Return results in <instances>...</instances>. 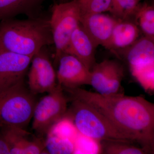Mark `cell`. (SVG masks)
Instances as JSON below:
<instances>
[{
  "label": "cell",
  "mask_w": 154,
  "mask_h": 154,
  "mask_svg": "<svg viewBox=\"0 0 154 154\" xmlns=\"http://www.w3.org/2000/svg\"><path fill=\"white\" fill-rule=\"evenodd\" d=\"M139 35V30L136 25L130 22L119 21L105 48L111 50L129 47L137 40Z\"/></svg>",
  "instance_id": "13"
},
{
  "label": "cell",
  "mask_w": 154,
  "mask_h": 154,
  "mask_svg": "<svg viewBox=\"0 0 154 154\" xmlns=\"http://www.w3.org/2000/svg\"><path fill=\"white\" fill-rule=\"evenodd\" d=\"M140 0H139V2H140Z\"/></svg>",
  "instance_id": "27"
},
{
  "label": "cell",
  "mask_w": 154,
  "mask_h": 154,
  "mask_svg": "<svg viewBox=\"0 0 154 154\" xmlns=\"http://www.w3.org/2000/svg\"><path fill=\"white\" fill-rule=\"evenodd\" d=\"M140 26L146 36L154 40V8L153 6L144 4L139 5L135 13Z\"/></svg>",
  "instance_id": "18"
},
{
  "label": "cell",
  "mask_w": 154,
  "mask_h": 154,
  "mask_svg": "<svg viewBox=\"0 0 154 154\" xmlns=\"http://www.w3.org/2000/svg\"><path fill=\"white\" fill-rule=\"evenodd\" d=\"M39 13L28 0H0L1 22L20 14H25L29 18L38 17Z\"/></svg>",
  "instance_id": "14"
},
{
  "label": "cell",
  "mask_w": 154,
  "mask_h": 154,
  "mask_svg": "<svg viewBox=\"0 0 154 154\" xmlns=\"http://www.w3.org/2000/svg\"><path fill=\"white\" fill-rule=\"evenodd\" d=\"M45 143L48 154H69L75 153L74 141L68 139L48 134Z\"/></svg>",
  "instance_id": "17"
},
{
  "label": "cell",
  "mask_w": 154,
  "mask_h": 154,
  "mask_svg": "<svg viewBox=\"0 0 154 154\" xmlns=\"http://www.w3.org/2000/svg\"><path fill=\"white\" fill-rule=\"evenodd\" d=\"M10 148L8 141L0 130V154H10Z\"/></svg>",
  "instance_id": "24"
},
{
  "label": "cell",
  "mask_w": 154,
  "mask_h": 154,
  "mask_svg": "<svg viewBox=\"0 0 154 154\" xmlns=\"http://www.w3.org/2000/svg\"><path fill=\"white\" fill-rule=\"evenodd\" d=\"M125 57L131 70L154 64V40L146 36L137 40L126 51Z\"/></svg>",
  "instance_id": "12"
},
{
  "label": "cell",
  "mask_w": 154,
  "mask_h": 154,
  "mask_svg": "<svg viewBox=\"0 0 154 154\" xmlns=\"http://www.w3.org/2000/svg\"><path fill=\"white\" fill-rule=\"evenodd\" d=\"M58 1L59 3L63 2H66V0H57Z\"/></svg>",
  "instance_id": "26"
},
{
  "label": "cell",
  "mask_w": 154,
  "mask_h": 154,
  "mask_svg": "<svg viewBox=\"0 0 154 154\" xmlns=\"http://www.w3.org/2000/svg\"><path fill=\"white\" fill-rule=\"evenodd\" d=\"M81 16L110 11L111 0H76Z\"/></svg>",
  "instance_id": "20"
},
{
  "label": "cell",
  "mask_w": 154,
  "mask_h": 154,
  "mask_svg": "<svg viewBox=\"0 0 154 154\" xmlns=\"http://www.w3.org/2000/svg\"><path fill=\"white\" fill-rule=\"evenodd\" d=\"M23 154H48L45 143L42 138L35 137L30 140L27 137L23 143Z\"/></svg>",
  "instance_id": "23"
},
{
  "label": "cell",
  "mask_w": 154,
  "mask_h": 154,
  "mask_svg": "<svg viewBox=\"0 0 154 154\" xmlns=\"http://www.w3.org/2000/svg\"><path fill=\"white\" fill-rule=\"evenodd\" d=\"M139 0H111L110 12L118 19H125L135 14Z\"/></svg>",
  "instance_id": "19"
},
{
  "label": "cell",
  "mask_w": 154,
  "mask_h": 154,
  "mask_svg": "<svg viewBox=\"0 0 154 154\" xmlns=\"http://www.w3.org/2000/svg\"><path fill=\"white\" fill-rule=\"evenodd\" d=\"M118 22L110 16L100 13L81 16L80 25L95 47L101 45L106 48Z\"/></svg>",
  "instance_id": "10"
},
{
  "label": "cell",
  "mask_w": 154,
  "mask_h": 154,
  "mask_svg": "<svg viewBox=\"0 0 154 154\" xmlns=\"http://www.w3.org/2000/svg\"><path fill=\"white\" fill-rule=\"evenodd\" d=\"M25 82L0 93V126L25 129L33 117L37 103Z\"/></svg>",
  "instance_id": "4"
},
{
  "label": "cell",
  "mask_w": 154,
  "mask_h": 154,
  "mask_svg": "<svg viewBox=\"0 0 154 154\" xmlns=\"http://www.w3.org/2000/svg\"><path fill=\"white\" fill-rule=\"evenodd\" d=\"M71 101L65 116L72 120L80 134L99 142L114 141L136 143L132 137L91 105L78 99H71Z\"/></svg>",
  "instance_id": "3"
},
{
  "label": "cell",
  "mask_w": 154,
  "mask_h": 154,
  "mask_svg": "<svg viewBox=\"0 0 154 154\" xmlns=\"http://www.w3.org/2000/svg\"><path fill=\"white\" fill-rule=\"evenodd\" d=\"M96 48L91 38L80 24L72 33L68 45L64 53L75 57L91 71L96 63Z\"/></svg>",
  "instance_id": "11"
},
{
  "label": "cell",
  "mask_w": 154,
  "mask_h": 154,
  "mask_svg": "<svg viewBox=\"0 0 154 154\" xmlns=\"http://www.w3.org/2000/svg\"><path fill=\"white\" fill-rule=\"evenodd\" d=\"M32 58L0 50V93L25 81Z\"/></svg>",
  "instance_id": "8"
},
{
  "label": "cell",
  "mask_w": 154,
  "mask_h": 154,
  "mask_svg": "<svg viewBox=\"0 0 154 154\" xmlns=\"http://www.w3.org/2000/svg\"><path fill=\"white\" fill-rule=\"evenodd\" d=\"M52 44L49 18H13L1 22L0 50L33 57L42 48Z\"/></svg>",
  "instance_id": "2"
},
{
  "label": "cell",
  "mask_w": 154,
  "mask_h": 154,
  "mask_svg": "<svg viewBox=\"0 0 154 154\" xmlns=\"http://www.w3.org/2000/svg\"><path fill=\"white\" fill-rule=\"evenodd\" d=\"M71 99L89 104L150 152L154 147V105L141 96L102 95L80 88L66 89Z\"/></svg>",
  "instance_id": "1"
},
{
  "label": "cell",
  "mask_w": 154,
  "mask_h": 154,
  "mask_svg": "<svg viewBox=\"0 0 154 154\" xmlns=\"http://www.w3.org/2000/svg\"><path fill=\"white\" fill-rule=\"evenodd\" d=\"M67 102L63 88L57 84L52 91L37 101L32 117L33 129L39 134L47 135L53 126L65 116Z\"/></svg>",
  "instance_id": "6"
},
{
  "label": "cell",
  "mask_w": 154,
  "mask_h": 154,
  "mask_svg": "<svg viewBox=\"0 0 154 154\" xmlns=\"http://www.w3.org/2000/svg\"><path fill=\"white\" fill-rule=\"evenodd\" d=\"M81 17L76 0L56 3L53 6L49 22L55 46L56 65L67 47L72 33L80 25Z\"/></svg>",
  "instance_id": "5"
},
{
  "label": "cell",
  "mask_w": 154,
  "mask_h": 154,
  "mask_svg": "<svg viewBox=\"0 0 154 154\" xmlns=\"http://www.w3.org/2000/svg\"><path fill=\"white\" fill-rule=\"evenodd\" d=\"M75 140V153H101L100 143L92 139L80 134Z\"/></svg>",
  "instance_id": "22"
},
{
  "label": "cell",
  "mask_w": 154,
  "mask_h": 154,
  "mask_svg": "<svg viewBox=\"0 0 154 154\" xmlns=\"http://www.w3.org/2000/svg\"><path fill=\"white\" fill-rule=\"evenodd\" d=\"M46 46L33 56L28 75V88L34 95L49 93L56 87V72Z\"/></svg>",
  "instance_id": "7"
},
{
  "label": "cell",
  "mask_w": 154,
  "mask_h": 154,
  "mask_svg": "<svg viewBox=\"0 0 154 154\" xmlns=\"http://www.w3.org/2000/svg\"><path fill=\"white\" fill-rule=\"evenodd\" d=\"M101 153L106 154H145L148 152L141 147L124 142L103 141L100 142Z\"/></svg>",
  "instance_id": "16"
},
{
  "label": "cell",
  "mask_w": 154,
  "mask_h": 154,
  "mask_svg": "<svg viewBox=\"0 0 154 154\" xmlns=\"http://www.w3.org/2000/svg\"><path fill=\"white\" fill-rule=\"evenodd\" d=\"M57 65V84L63 88L72 89L90 85L91 71L75 57L63 54L59 59Z\"/></svg>",
  "instance_id": "9"
},
{
  "label": "cell",
  "mask_w": 154,
  "mask_h": 154,
  "mask_svg": "<svg viewBox=\"0 0 154 154\" xmlns=\"http://www.w3.org/2000/svg\"><path fill=\"white\" fill-rule=\"evenodd\" d=\"M37 10L40 11L43 2L45 0H28Z\"/></svg>",
  "instance_id": "25"
},
{
  "label": "cell",
  "mask_w": 154,
  "mask_h": 154,
  "mask_svg": "<svg viewBox=\"0 0 154 154\" xmlns=\"http://www.w3.org/2000/svg\"><path fill=\"white\" fill-rule=\"evenodd\" d=\"M123 76L124 70L122 66L117 62L112 60L100 94L110 95L119 93Z\"/></svg>",
  "instance_id": "15"
},
{
  "label": "cell",
  "mask_w": 154,
  "mask_h": 154,
  "mask_svg": "<svg viewBox=\"0 0 154 154\" xmlns=\"http://www.w3.org/2000/svg\"><path fill=\"white\" fill-rule=\"evenodd\" d=\"M154 64L131 71L133 75L147 91L154 90Z\"/></svg>",
  "instance_id": "21"
}]
</instances>
